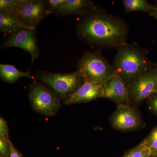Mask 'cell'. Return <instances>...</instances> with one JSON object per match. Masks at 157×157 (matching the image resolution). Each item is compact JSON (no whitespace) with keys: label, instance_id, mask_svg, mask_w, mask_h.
Instances as JSON below:
<instances>
[{"label":"cell","instance_id":"1","mask_svg":"<svg viewBox=\"0 0 157 157\" xmlns=\"http://www.w3.org/2000/svg\"><path fill=\"white\" fill-rule=\"evenodd\" d=\"M128 25L98 4L79 16L76 27L78 39L97 50L117 48L128 42Z\"/></svg>","mask_w":157,"mask_h":157},{"label":"cell","instance_id":"2","mask_svg":"<svg viewBox=\"0 0 157 157\" xmlns=\"http://www.w3.org/2000/svg\"><path fill=\"white\" fill-rule=\"evenodd\" d=\"M147 54V49L140 48L135 42H127L117 48L112 66L127 86L137 76L156 65L149 60Z\"/></svg>","mask_w":157,"mask_h":157},{"label":"cell","instance_id":"3","mask_svg":"<svg viewBox=\"0 0 157 157\" xmlns=\"http://www.w3.org/2000/svg\"><path fill=\"white\" fill-rule=\"evenodd\" d=\"M77 68L85 80L94 82L103 86L115 73L112 65L100 50L84 52L77 61Z\"/></svg>","mask_w":157,"mask_h":157},{"label":"cell","instance_id":"4","mask_svg":"<svg viewBox=\"0 0 157 157\" xmlns=\"http://www.w3.org/2000/svg\"><path fill=\"white\" fill-rule=\"evenodd\" d=\"M36 77L49 86L63 102L70 98L85 81L78 70L63 74L40 71L36 73Z\"/></svg>","mask_w":157,"mask_h":157},{"label":"cell","instance_id":"5","mask_svg":"<svg viewBox=\"0 0 157 157\" xmlns=\"http://www.w3.org/2000/svg\"><path fill=\"white\" fill-rule=\"evenodd\" d=\"M29 97L34 110L45 116H53L61 106V101L55 93L37 82L35 78L30 84Z\"/></svg>","mask_w":157,"mask_h":157},{"label":"cell","instance_id":"6","mask_svg":"<svg viewBox=\"0 0 157 157\" xmlns=\"http://www.w3.org/2000/svg\"><path fill=\"white\" fill-rule=\"evenodd\" d=\"M157 64L137 76L128 86L130 104L138 106L155 92Z\"/></svg>","mask_w":157,"mask_h":157},{"label":"cell","instance_id":"7","mask_svg":"<svg viewBox=\"0 0 157 157\" xmlns=\"http://www.w3.org/2000/svg\"><path fill=\"white\" fill-rule=\"evenodd\" d=\"M109 122L113 129L121 132L136 131L145 126L141 113L130 104L117 106L109 117Z\"/></svg>","mask_w":157,"mask_h":157},{"label":"cell","instance_id":"8","mask_svg":"<svg viewBox=\"0 0 157 157\" xmlns=\"http://www.w3.org/2000/svg\"><path fill=\"white\" fill-rule=\"evenodd\" d=\"M36 28H24L11 33L1 46L2 49L9 47L21 48L30 54L32 63L39 55Z\"/></svg>","mask_w":157,"mask_h":157},{"label":"cell","instance_id":"9","mask_svg":"<svg viewBox=\"0 0 157 157\" xmlns=\"http://www.w3.org/2000/svg\"><path fill=\"white\" fill-rule=\"evenodd\" d=\"M18 19L27 27L36 28L47 15V1L30 0L15 11Z\"/></svg>","mask_w":157,"mask_h":157},{"label":"cell","instance_id":"10","mask_svg":"<svg viewBox=\"0 0 157 157\" xmlns=\"http://www.w3.org/2000/svg\"><path fill=\"white\" fill-rule=\"evenodd\" d=\"M102 98L112 101L117 107L130 104L128 86L116 73L111 76L104 85Z\"/></svg>","mask_w":157,"mask_h":157},{"label":"cell","instance_id":"11","mask_svg":"<svg viewBox=\"0 0 157 157\" xmlns=\"http://www.w3.org/2000/svg\"><path fill=\"white\" fill-rule=\"evenodd\" d=\"M104 86L91 80L85 81L80 87L67 99L63 101L66 105L87 103L102 98Z\"/></svg>","mask_w":157,"mask_h":157},{"label":"cell","instance_id":"12","mask_svg":"<svg viewBox=\"0 0 157 157\" xmlns=\"http://www.w3.org/2000/svg\"><path fill=\"white\" fill-rule=\"evenodd\" d=\"M94 3L90 0H66L64 4L55 14L57 16L76 15L80 16L88 11Z\"/></svg>","mask_w":157,"mask_h":157},{"label":"cell","instance_id":"13","mask_svg":"<svg viewBox=\"0 0 157 157\" xmlns=\"http://www.w3.org/2000/svg\"><path fill=\"white\" fill-rule=\"evenodd\" d=\"M24 28H31L23 24L14 11H0V31L11 33Z\"/></svg>","mask_w":157,"mask_h":157},{"label":"cell","instance_id":"14","mask_svg":"<svg viewBox=\"0 0 157 157\" xmlns=\"http://www.w3.org/2000/svg\"><path fill=\"white\" fill-rule=\"evenodd\" d=\"M0 76L3 81L8 83H14L22 77L34 79L30 74L29 70L21 71L14 66L10 64H0Z\"/></svg>","mask_w":157,"mask_h":157},{"label":"cell","instance_id":"15","mask_svg":"<svg viewBox=\"0 0 157 157\" xmlns=\"http://www.w3.org/2000/svg\"><path fill=\"white\" fill-rule=\"evenodd\" d=\"M123 3L126 13L142 11L148 13L151 17L154 16L155 6L150 4L146 0H124Z\"/></svg>","mask_w":157,"mask_h":157},{"label":"cell","instance_id":"16","mask_svg":"<svg viewBox=\"0 0 157 157\" xmlns=\"http://www.w3.org/2000/svg\"><path fill=\"white\" fill-rule=\"evenodd\" d=\"M151 152L143 141L126 152L122 157H150Z\"/></svg>","mask_w":157,"mask_h":157},{"label":"cell","instance_id":"17","mask_svg":"<svg viewBox=\"0 0 157 157\" xmlns=\"http://www.w3.org/2000/svg\"><path fill=\"white\" fill-rule=\"evenodd\" d=\"M142 141L149 149L151 155L157 157V126Z\"/></svg>","mask_w":157,"mask_h":157},{"label":"cell","instance_id":"18","mask_svg":"<svg viewBox=\"0 0 157 157\" xmlns=\"http://www.w3.org/2000/svg\"><path fill=\"white\" fill-rule=\"evenodd\" d=\"M11 143L10 139L0 137V157H10Z\"/></svg>","mask_w":157,"mask_h":157},{"label":"cell","instance_id":"19","mask_svg":"<svg viewBox=\"0 0 157 157\" xmlns=\"http://www.w3.org/2000/svg\"><path fill=\"white\" fill-rule=\"evenodd\" d=\"M18 7V0L0 1V11H14Z\"/></svg>","mask_w":157,"mask_h":157},{"label":"cell","instance_id":"20","mask_svg":"<svg viewBox=\"0 0 157 157\" xmlns=\"http://www.w3.org/2000/svg\"><path fill=\"white\" fill-rule=\"evenodd\" d=\"M66 0H48V14L54 13L63 6Z\"/></svg>","mask_w":157,"mask_h":157},{"label":"cell","instance_id":"21","mask_svg":"<svg viewBox=\"0 0 157 157\" xmlns=\"http://www.w3.org/2000/svg\"><path fill=\"white\" fill-rule=\"evenodd\" d=\"M147 106L149 111L157 117V92L153 93L147 99Z\"/></svg>","mask_w":157,"mask_h":157},{"label":"cell","instance_id":"22","mask_svg":"<svg viewBox=\"0 0 157 157\" xmlns=\"http://www.w3.org/2000/svg\"><path fill=\"white\" fill-rule=\"evenodd\" d=\"M0 137L9 139L8 123L6 120L2 116L0 117Z\"/></svg>","mask_w":157,"mask_h":157},{"label":"cell","instance_id":"23","mask_svg":"<svg viewBox=\"0 0 157 157\" xmlns=\"http://www.w3.org/2000/svg\"><path fill=\"white\" fill-rule=\"evenodd\" d=\"M9 157H23L22 155L14 147L13 144H11V153Z\"/></svg>","mask_w":157,"mask_h":157},{"label":"cell","instance_id":"24","mask_svg":"<svg viewBox=\"0 0 157 157\" xmlns=\"http://www.w3.org/2000/svg\"><path fill=\"white\" fill-rule=\"evenodd\" d=\"M155 6L156 7V10L154 17H155L156 19H157V2H156V5Z\"/></svg>","mask_w":157,"mask_h":157},{"label":"cell","instance_id":"25","mask_svg":"<svg viewBox=\"0 0 157 157\" xmlns=\"http://www.w3.org/2000/svg\"><path fill=\"white\" fill-rule=\"evenodd\" d=\"M157 92V80L156 83L155 87V92Z\"/></svg>","mask_w":157,"mask_h":157},{"label":"cell","instance_id":"26","mask_svg":"<svg viewBox=\"0 0 157 157\" xmlns=\"http://www.w3.org/2000/svg\"><path fill=\"white\" fill-rule=\"evenodd\" d=\"M150 157H156V156H153V155H151L150 156Z\"/></svg>","mask_w":157,"mask_h":157}]
</instances>
